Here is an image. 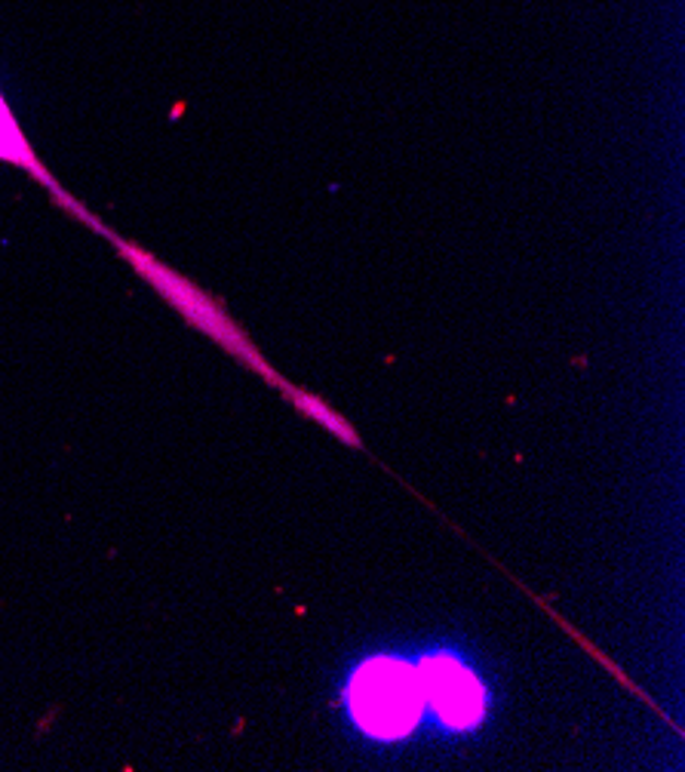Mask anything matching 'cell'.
I'll use <instances>...</instances> for the list:
<instances>
[{
  "label": "cell",
  "mask_w": 685,
  "mask_h": 772,
  "mask_svg": "<svg viewBox=\"0 0 685 772\" xmlns=\"http://www.w3.org/2000/svg\"><path fill=\"white\" fill-rule=\"evenodd\" d=\"M347 702H351L354 721L369 736L400 739L418 723L425 707L418 668L393 662V658L366 662L351 680Z\"/></svg>",
  "instance_id": "cell-1"
},
{
  "label": "cell",
  "mask_w": 685,
  "mask_h": 772,
  "mask_svg": "<svg viewBox=\"0 0 685 772\" xmlns=\"http://www.w3.org/2000/svg\"><path fill=\"white\" fill-rule=\"evenodd\" d=\"M120 249H123V256L130 259L139 271H142V278L151 280L161 293H164L176 308H179L194 327H200L203 332H210L213 339H219L222 346L228 348V351H234L237 358H244L246 363H252V366H259L261 373L268 378H274V382H280L264 363H261V358L252 351V346L244 339V332L234 327L228 320V314L222 312L219 305H215L213 299H206L200 290H194L188 280H181L179 274H173L169 268H164L161 262H154L151 256H145V253H139L135 247H130V244H120Z\"/></svg>",
  "instance_id": "cell-2"
},
{
  "label": "cell",
  "mask_w": 685,
  "mask_h": 772,
  "mask_svg": "<svg viewBox=\"0 0 685 772\" xmlns=\"http://www.w3.org/2000/svg\"><path fill=\"white\" fill-rule=\"evenodd\" d=\"M422 692L425 702L437 707L442 723L468 729L476 726L483 717V687L464 665H458L456 658H427L418 668Z\"/></svg>",
  "instance_id": "cell-3"
},
{
  "label": "cell",
  "mask_w": 685,
  "mask_h": 772,
  "mask_svg": "<svg viewBox=\"0 0 685 772\" xmlns=\"http://www.w3.org/2000/svg\"><path fill=\"white\" fill-rule=\"evenodd\" d=\"M0 157H7V161H13V164L32 166L37 176H44V169L34 164L32 145L22 139L19 124L13 120V115H10V108L3 105V96H0Z\"/></svg>",
  "instance_id": "cell-4"
},
{
  "label": "cell",
  "mask_w": 685,
  "mask_h": 772,
  "mask_svg": "<svg viewBox=\"0 0 685 772\" xmlns=\"http://www.w3.org/2000/svg\"><path fill=\"white\" fill-rule=\"evenodd\" d=\"M290 395H293V400L302 407V410L308 412V416H314L317 422H323V425L329 428V431H335L339 437H344V441H351V444H357V434L351 431V425H344V419H339L335 412L329 410L327 403H320L317 397L305 395V391H293L290 388Z\"/></svg>",
  "instance_id": "cell-5"
}]
</instances>
